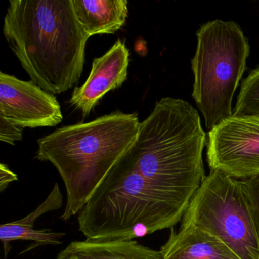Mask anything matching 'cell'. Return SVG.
I'll return each mask as SVG.
<instances>
[{
	"instance_id": "cell-12",
	"label": "cell",
	"mask_w": 259,
	"mask_h": 259,
	"mask_svg": "<svg viewBox=\"0 0 259 259\" xmlns=\"http://www.w3.org/2000/svg\"><path fill=\"white\" fill-rule=\"evenodd\" d=\"M77 20L89 37L115 34L128 17L126 0H72Z\"/></svg>"
},
{
	"instance_id": "cell-1",
	"label": "cell",
	"mask_w": 259,
	"mask_h": 259,
	"mask_svg": "<svg viewBox=\"0 0 259 259\" xmlns=\"http://www.w3.org/2000/svg\"><path fill=\"white\" fill-rule=\"evenodd\" d=\"M4 34L31 81L46 92L63 93L81 78L90 37L72 0H10Z\"/></svg>"
},
{
	"instance_id": "cell-6",
	"label": "cell",
	"mask_w": 259,
	"mask_h": 259,
	"mask_svg": "<svg viewBox=\"0 0 259 259\" xmlns=\"http://www.w3.org/2000/svg\"><path fill=\"white\" fill-rule=\"evenodd\" d=\"M211 233L242 259H259V242L243 180L210 170L192 197L181 226Z\"/></svg>"
},
{
	"instance_id": "cell-17",
	"label": "cell",
	"mask_w": 259,
	"mask_h": 259,
	"mask_svg": "<svg viewBox=\"0 0 259 259\" xmlns=\"http://www.w3.org/2000/svg\"><path fill=\"white\" fill-rule=\"evenodd\" d=\"M19 180L17 174L10 170L7 165L0 164V192H4L10 183Z\"/></svg>"
},
{
	"instance_id": "cell-7",
	"label": "cell",
	"mask_w": 259,
	"mask_h": 259,
	"mask_svg": "<svg viewBox=\"0 0 259 259\" xmlns=\"http://www.w3.org/2000/svg\"><path fill=\"white\" fill-rule=\"evenodd\" d=\"M207 161L239 180L259 176V118L233 116L209 131Z\"/></svg>"
},
{
	"instance_id": "cell-16",
	"label": "cell",
	"mask_w": 259,
	"mask_h": 259,
	"mask_svg": "<svg viewBox=\"0 0 259 259\" xmlns=\"http://www.w3.org/2000/svg\"><path fill=\"white\" fill-rule=\"evenodd\" d=\"M22 130L0 116V141L15 145V142L22 139Z\"/></svg>"
},
{
	"instance_id": "cell-5",
	"label": "cell",
	"mask_w": 259,
	"mask_h": 259,
	"mask_svg": "<svg viewBox=\"0 0 259 259\" xmlns=\"http://www.w3.org/2000/svg\"><path fill=\"white\" fill-rule=\"evenodd\" d=\"M196 35V51L191 62L195 77L192 97L210 131L233 116V95L246 69L250 47L233 21L207 22Z\"/></svg>"
},
{
	"instance_id": "cell-2",
	"label": "cell",
	"mask_w": 259,
	"mask_h": 259,
	"mask_svg": "<svg viewBox=\"0 0 259 259\" xmlns=\"http://www.w3.org/2000/svg\"><path fill=\"white\" fill-rule=\"evenodd\" d=\"M206 140L198 111L183 100L163 98L127 153L141 175L186 210L206 177Z\"/></svg>"
},
{
	"instance_id": "cell-13",
	"label": "cell",
	"mask_w": 259,
	"mask_h": 259,
	"mask_svg": "<svg viewBox=\"0 0 259 259\" xmlns=\"http://www.w3.org/2000/svg\"><path fill=\"white\" fill-rule=\"evenodd\" d=\"M56 259H163L160 251L135 240L75 241Z\"/></svg>"
},
{
	"instance_id": "cell-8",
	"label": "cell",
	"mask_w": 259,
	"mask_h": 259,
	"mask_svg": "<svg viewBox=\"0 0 259 259\" xmlns=\"http://www.w3.org/2000/svg\"><path fill=\"white\" fill-rule=\"evenodd\" d=\"M0 116L20 128L52 127L63 121L57 98L34 84L0 72Z\"/></svg>"
},
{
	"instance_id": "cell-9",
	"label": "cell",
	"mask_w": 259,
	"mask_h": 259,
	"mask_svg": "<svg viewBox=\"0 0 259 259\" xmlns=\"http://www.w3.org/2000/svg\"><path fill=\"white\" fill-rule=\"evenodd\" d=\"M128 65L130 51L123 41L118 40L102 57L94 59L89 78L74 89L69 104L81 112L83 118L88 117L107 92L126 81Z\"/></svg>"
},
{
	"instance_id": "cell-11",
	"label": "cell",
	"mask_w": 259,
	"mask_h": 259,
	"mask_svg": "<svg viewBox=\"0 0 259 259\" xmlns=\"http://www.w3.org/2000/svg\"><path fill=\"white\" fill-rule=\"evenodd\" d=\"M63 197L58 183H56L51 193L45 201L28 216L13 222L3 224L0 226V240L4 245V257L7 259L12 247L10 243L16 240L33 241L22 253L27 252L40 245H58L63 243L62 238L66 233L53 232L49 229L34 230L35 221L45 213L58 210L63 206Z\"/></svg>"
},
{
	"instance_id": "cell-3",
	"label": "cell",
	"mask_w": 259,
	"mask_h": 259,
	"mask_svg": "<svg viewBox=\"0 0 259 259\" xmlns=\"http://www.w3.org/2000/svg\"><path fill=\"white\" fill-rule=\"evenodd\" d=\"M140 124L138 113L113 112L91 122L62 127L37 141L36 158L51 162L64 183L67 198L62 220L81 211L134 143Z\"/></svg>"
},
{
	"instance_id": "cell-10",
	"label": "cell",
	"mask_w": 259,
	"mask_h": 259,
	"mask_svg": "<svg viewBox=\"0 0 259 259\" xmlns=\"http://www.w3.org/2000/svg\"><path fill=\"white\" fill-rule=\"evenodd\" d=\"M159 251L163 259H242L221 239L192 225L171 228Z\"/></svg>"
},
{
	"instance_id": "cell-15",
	"label": "cell",
	"mask_w": 259,
	"mask_h": 259,
	"mask_svg": "<svg viewBox=\"0 0 259 259\" xmlns=\"http://www.w3.org/2000/svg\"><path fill=\"white\" fill-rule=\"evenodd\" d=\"M242 180L249 198L253 219L259 242V176Z\"/></svg>"
},
{
	"instance_id": "cell-14",
	"label": "cell",
	"mask_w": 259,
	"mask_h": 259,
	"mask_svg": "<svg viewBox=\"0 0 259 259\" xmlns=\"http://www.w3.org/2000/svg\"><path fill=\"white\" fill-rule=\"evenodd\" d=\"M233 116L259 118V68L242 81Z\"/></svg>"
},
{
	"instance_id": "cell-4",
	"label": "cell",
	"mask_w": 259,
	"mask_h": 259,
	"mask_svg": "<svg viewBox=\"0 0 259 259\" xmlns=\"http://www.w3.org/2000/svg\"><path fill=\"white\" fill-rule=\"evenodd\" d=\"M185 212L141 175L126 151L78 213V230L89 240H133L174 228Z\"/></svg>"
}]
</instances>
